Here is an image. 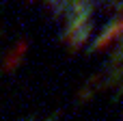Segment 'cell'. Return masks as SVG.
Here are the masks:
<instances>
[{
    "label": "cell",
    "mask_w": 123,
    "mask_h": 121,
    "mask_svg": "<svg viewBox=\"0 0 123 121\" xmlns=\"http://www.w3.org/2000/svg\"><path fill=\"white\" fill-rule=\"evenodd\" d=\"M112 6H115V9H121V6H123V0H117V2H112Z\"/></svg>",
    "instance_id": "6da1fadb"
}]
</instances>
